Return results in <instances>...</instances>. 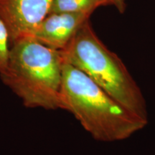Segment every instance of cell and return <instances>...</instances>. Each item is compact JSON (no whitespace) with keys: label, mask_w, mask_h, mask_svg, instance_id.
I'll list each match as a JSON object with an SVG mask.
<instances>
[{"label":"cell","mask_w":155,"mask_h":155,"mask_svg":"<svg viewBox=\"0 0 155 155\" xmlns=\"http://www.w3.org/2000/svg\"><path fill=\"white\" fill-rule=\"evenodd\" d=\"M61 53L65 62L88 75L131 112L148 121L146 102L140 88L119 56L96 35L89 19Z\"/></svg>","instance_id":"obj_3"},{"label":"cell","mask_w":155,"mask_h":155,"mask_svg":"<svg viewBox=\"0 0 155 155\" xmlns=\"http://www.w3.org/2000/svg\"><path fill=\"white\" fill-rule=\"evenodd\" d=\"M61 95V109L71 112L96 140H124L142 129L148 122L65 61Z\"/></svg>","instance_id":"obj_1"},{"label":"cell","mask_w":155,"mask_h":155,"mask_svg":"<svg viewBox=\"0 0 155 155\" xmlns=\"http://www.w3.org/2000/svg\"><path fill=\"white\" fill-rule=\"evenodd\" d=\"M90 17L91 15L83 13H52L29 37L50 48L63 51Z\"/></svg>","instance_id":"obj_5"},{"label":"cell","mask_w":155,"mask_h":155,"mask_svg":"<svg viewBox=\"0 0 155 155\" xmlns=\"http://www.w3.org/2000/svg\"><path fill=\"white\" fill-rule=\"evenodd\" d=\"M10 49L11 41L8 29L4 21L0 18V74L7 66Z\"/></svg>","instance_id":"obj_7"},{"label":"cell","mask_w":155,"mask_h":155,"mask_svg":"<svg viewBox=\"0 0 155 155\" xmlns=\"http://www.w3.org/2000/svg\"><path fill=\"white\" fill-rule=\"evenodd\" d=\"M111 5H114L120 13L124 12L127 5L125 0H108Z\"/></svg>","instance_id":"obj_8"},{"label":"cell","mask_w":155,"mask_h":155,"mask_svg":"<svg viewBox=\"0 0 155 155\" xmlns=\"http://www.w3.org/2000/svg\"><path fill=\"white\" fill-rule=\"evenodd\" d=\"M63 63L61 51L25 37L12 43L0 77L26 107L61 109Z\"/></svg>","instance_id":"obj_2"},{"label":"cell","mask_w":155,"mask_h":155,"mask_svg":"<svg viewBox=\"0 0 155 155\" xmlns=\"http://www.w3.org/2000/svg\"><path fill=\"white\" fill-rule=\"evenodd\" d=\"M107 5H111L108 0H53L49 14L66 12L91 15L97 8Z\"/></svg>","instance_id":"obj_6"},{"label":"cell","mask_w":155,"mask_h":155,"mask_svg":"<svg viewBox=\"0 0 155 155\" xmlns=\"http://www.w3.org/2000/svg\"><path fill=\"white\" fill-rule=\"evenodd\" d=\"M53 0H0V18L5 23L11 45L29 37L49 14Z\"/></svg>","instance_id":"obj_4"}]
</instances>
